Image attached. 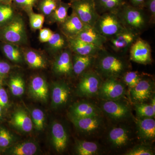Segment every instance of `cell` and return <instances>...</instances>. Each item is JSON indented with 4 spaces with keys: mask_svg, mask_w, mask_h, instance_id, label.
<instances>
[{
    "mask_svg": "<svg viewBox=\"0 0 155 155\" xmlns=\"http://www.w3.org/2000/svg\"><path fill=\"white\" fill-rule=\"evenodd\" d=\"M153 83L151 79L141 77L138 83L130 89L131 99L138 103L143 102L151 96L153 88Z\"/></svg>",
    "mask_w": 155,
    "mask_h": 155,
    "instance_id": "obj_12",
    "label": "cell"
},
{
    "mask_svg": "<svg viewBox=\"0 0 155 155\" xmlns=\"http://www.w3.org/2000/svg\"><path fill=\"white\" fill-rule=\"evenodd\" d=\"M11 69V66L8 63L0 61V77L8 74Z\"/></svg>",
    "mask_w": 155,
    "mask_h": 155,
    "instance_id": "obj_45",
    "label": "cell"
},
{
    "mask_svg": "<svg viewBox=\"0 0 155 155\" xmlns=\"http://www.w3.org/2000/svg\"><path fill=\"white\" fill-rule=\"evenodd\" d=\"M70 2H73V1H77V0H69Z\"/></svg>",
    "mask_w": 155,
    "mask_h": 155,
    "instance_id": "obj_50",
    "label": "cell"
},
{
    "mask_svg": "<svg viewBox=\"0 0 155 155\" xmlns=\"http://www.w3.org/2000/svg\"><path fill=\"white\" fill-rule=\"evenodd\" d=\"M0 39L5 43L22 44L27 39L25 23L22 17L15 16L10 22L2 26Z\"/></svg>",
    "mask_w": 155,
    "mask_h": 155,
    "instance_id": "obj_3",
    "label": "cell"
},
{
    "mask_svg": "<svg viewBox=\"0 0 155 155\" xmlns=\"http://www.w3.org/2000/svg\"><path fill=\"white\" fill-rule=\"evenodd\" d=\"M86 25L73 12L60 25L61 33L67 39L75 37Z\"/></svg>",
    "mask_w": 155,
    "mask_h": 155,
    "instance_id": "obj_14",
    "label": "cell"
},
{
    "mask_svg": "<svg viewBox=\"0 0 155 155\" xmlns=\"http://www.w3.org/2000/svg\"><path fill=\"white\" fill-rule=\"evenodd\" d=\"M54 32L48 28H42L40 31L39 39L42 43L48 42Z\"/></svg>",
    "mask_w": 155,
    "mask_h": 155,
    "instance_id": "obj_43",
    "label": "cell"
},
{
    "mask_svg": "<svg viewBox=\"0 0 155 155\" xmlns=\"http://www.w3.org/2000/svg\"><path fill=\"white\" fill-rule=\"evenodd\" d=\"M2 116V107L0 106V118Z\"/></svg>",
    "mask_w": 155,
    "mask_h": 155,
    "instance_id": "obj_49",
    "label": "cell"
},
{
    "mask_svg": "<svg viewBox=\"0 0 155 155\" xmlns=\"http://www.w3.org/2000/svg\"><path fill=\"white\" fill-rule=\"evenodd\" d=\"M70 8L85 25L94 26L100 14L97 12L93 0H77L70 2Z\"/></svg>",
    "mask_w": 155,
    "mask_h": 155,
    "instance_id": "obj_5",
    "label": "cell"
},
{
    "mask_svg": "<svg viewBox=\"0 0 155 155\" xmlns=\"http://www.w3.org/2000/svg\"><path fill=\"white\" fill-rule=\"evenodd\" d=\"M140 35L126 30L108 40L111 48L115 53L125 54Z\"/></svg>",
    "mask_w": 155,
    "mask_h": 155,
    "instance_id": "obj_9",
    "label": "cell"
},
{
    "mask_svg": "<svg viewBox=\"0 0 155 155\" xmlns=\"http://www.w3.org/2000/svg\"><path fill=\"white\" fill-rule=\"evenodd\" d=\"M68 43L72 53L81 55L96 56L103 49L75 38H68Z\"/></svg>",
    "mask_w": 155,
    "mask_h": 155,
    "instance_id": "obj_15",
    "label": "cell"
},
{
    "mask_svg": "<svg viewBox=\"0 0 155 155\" xmlns=\"http://www.w3.org/2000/svg\"><path fill=\"white\" fill-rule=\"evenodd\" d=\"M11 123L15 127L24 132H30L33 127L32 120L26 112L22 110L15 112L12 116Z\"/></svg>",
    "mask_w": 155,
    "mask_h": 155,
    "instance_id": "obj_23",
    "label": "cell"
},
{
    "mask_svg": "<svg viewBox=\"0 0 155 155\" xmlns=\"http://www.w3.org/2000/svg\"><path fill=\"white\" fill-rule=\"evenodd\" d=\"M61 1L59 0H39L38 3L39 10L43 15L49 16L55 11Z\"/></svg>",
    "mask_w": 155,
    "mask_h": 155,
    "instance_id": "obj_33",
    "label": "cell"
},
{
    "mask_svg": "<svg viewBox=\"0 0 155 155\" xmlns=\"http://www.w3.org/2000/svg\"><path fill=\"white\" fill-rule=\"evenodd\" d=\"M131 5L135 7L143 8L145 0H129Z\"/></svg>",
    "mask_w": 155,
    "mask_h": 155,
    "instance_id": "obj_46",
    "label": "cell"
},
{
    "mask_svg": "<svg viewBox=\"0 0 155 155\" xmlns=\"http://www.w3.org/2000/svg\"><path fill=\"white\" fill-rule=\"evenodd\" d=\"M52 140L55 149L59 153L66 149L68 142V137L65 127L61 123L56 122L51 127Z\"/></svg>",
    "mask_w": 155,
    "mask_h": 155,
    "instance_id": "obj_18",
    "label": "cell"
},
{
    "mask_svg": "<svg viewBox=\"0 0 155 155\" xmlns=\"http://www.w3.org/2000/svg\"><path fill=\"white\" fill-rule=\"evenodd\" d=\"M129 52L130 61L135 63L147 65L152 62L150 45L140 36L131 46Z\"/></svg>",
    "mask_w": 155,
    "mask_h": 155,
    "instance_id": "obj_8",
    "label": "cell"
},
{
    "mask_svg": "<svg viewBox=\"0 0 155 155\" xmlns=\"http://www.w3.org/2000/svg\"><path fill=\"white\" fill-rule=\"evenodd\" d=\"M75 150L78 155H94L98 153L99 147L93 142L81 140L77 142Z\"/></svg>",
    "mask_w": 155,
    "mask_h": 155,
    "instance_id": "obj_28",
    "label": "cell"
},
{
    "mask_svg": "<svg viewBox=\"0 0 155 155\" xmlns=\"http://www.w3.org/2000/svg\"><path fill=\"white\" fill-rule=\"evenodd\" d=\"M152 107L153 110L155 111V97H154L152 99L151 104H150Z\"/></svg>",
    "mask_w": 155,
    "mask_h": 155,
    "instance_id": "obj_48",
    "label": "cell"
},
{
    "mask_svg": "<svg viewBox=\"0 0 155 155\" xmlns=\"http://www.w3.org/2000/svg\"><path fill=\"white\" fill-rule=\"evenodd\" d=\"M101 106L103 111L110 118L115 120H122L130 116L129 107L123 103L118 101V100H104Z\"/></svg>",
    "mask_w": 155,
    "mask_h": 155,
    "instance_id": "obj_10",
    "label": "cell"
},
{
    "mask_svg": "<svg viewBox=\"0 0 155 155\" xmlns=\"http://www.w3.org/2000/svg\"><path fill=\"white\" fill-rule=\"evenodd\" d=\"M70 119L78 130L87 134L94 133L99 129L102 122L100 116L78 117L70 115Z\"/></svg>",
    "mask_w": 155,
    "mask_h": 155,
    "instance_id": "obj_11",
    "label": "cell"
},
{
    "mask_svg": "<svg viewBox=\"0 0 155 155\" xmlns=\"http://www.w3.org/2000/svg\"><path fill=\"white\" fill-rule=\"evenodd\" d=\"M135 110L139 118H153L155 116V111L150 104L138 103L135 105Z\"/></svg>",
    "mask_w": 155,
    "mask_h": 155,
    "instance_id": "obj_35",
    "label": "cell"
},
{
    "mask_svg": "<svg viewBox=\"0 0 155 155\" xmlns=\"http://www.w3.org/2000/svg\"><path fill=\"white\" fill-rule=\"evenodd\" d=\"M70 89L66 84L57 83L55 84L52 92V103L55 108L66 104L70 95Z\"/></svg>",
    "mask_w": 155,
    "mask_h": 155,
    "instance_id": "obj_21",
    "label": "cell"
},
{
    "mask_svg": "<svg viewBox=\"0 0 155 155\" xmlns=\"http://www.w3.org/2000/svg\"><path fill=\"white\" fill-rule=\"evenodd\" d=\"M139 137L144 141H151L155 137V121L153 118H139L136 122Z\"/></svg>",
    "mask_w": 155,
    "mask_h": 155,
    "instance_id": "obj_17",
    "label": "cell"
},
{
    "mask_svg": "<svg viewBox=\"0 0 155 155\" xmlns=\"http://www.w3.org/2000/svg\"><path fill=\"white\" fill-rule=\"evenodd\" d=\"M59 1H62V0H59Z\"/></svg>",
    "mask_w": 155,
    "mask_h": 155,
    "instance_id": "obj_51",
    "label": "cell"
},
{
    "mask_svg": "<svg viewBox=\"0 0 155 155\" xmlns=\"http://www.w3.org/2000/svg\"><path fill=\"white\" fill-rule=\"evenodd\" d=\"M10 89L12 94L15 96L22 95L25 91V83L20 76L12 77L10 81Z\"/></svg>",
    "mask_w": 155,
    "mask_h": 155,
    "instance_id": "obj_34",
    "label": "cell"
},
{
    "mask_svg": "<svg viewBox=\"0 0 155 155\" xmlns=\"http://www.w3.org/2000/svg\"><path fill=\"white\" fill-rule=\"evenodd\" d=\"M32 122L37 130H41L43 129L45 123V114L41 110L34 109L31 112Z\"/></svg>",
    "mask_w": 155,
    "mask_h": 155,
    "instance_id": "obj_37",
    "label": "cell"
},
{
    "mask_svg": "<svg viewBox=\"0 0 155 155\" xmlns=\"http://www.w3.org/2000/svg\"><path fill=\"white\" fill-rule=\"evenodd\" d=\"M74 38L101 48H105V45L108 41L107 39L99 33L93 26L88 25H85L84 28Z\"/></svg>",
    "mask_w": 155,
    "mask_h": 155,
    "instance_id": "obj_16",
    "label": "cell"
},
{
    "mask_svg": "<svg viewBox=\"0 0 155 155\" xmlns=\"http://www.w3.org/2000/svg\"><path fill=\"white\" fill-rule=\"evenodd\" d=\"M130 132L124 127H115L111 129L108 134L109 141L115 147L125 146L130 140Z\"/></svg>",
    "mask_w": 155,
    "mask_h": 155,
    "instance_id": "obj_20",
    "label": "cell"
},
{
    "mask_svg": "<svg viewBox=\"0 0 155 155\" xmlns=\"http://www.w3.org/2000/svg\"><path fill=\"white\" fill-rule=\"evenodd\" d=\"M8 102V97L6 91L4 89L0 88V106L5 107Z\"/></svg>",
    "mask_w": 155,
    "mask_h": 155,
    "instance_id": "obj_44",
    "label": "cell"
},
{
    "mask_svg": "<svg viewBox=\"0 0 155 155\" xmlns=\"http://www.w3.org/2000/svg\"><path fill=\"white\" fill-rule=\"evenodd\" d=\"M70 3H65L61 1L55 11L51 14V20L59 25L64 22L68 17V11L70 8Z\"/></svg>",
    "mask_w": 155,
    "mask_h": 155,
    "instance_id": "obj_26",
    "label": "cell"
},
{
    "mask_svg": "<svg viewBox=\"0 0 155 155\" xmlns=\"http://www.w3.org/2000/svg\"><path fill=\"white\" fill-rule=\"evenodd\" d=\"M72 55V52L68 47L59 53L54 63V69L56 73L67 75L73 73Z\"/></svg>",
    "mask_w": 155,
    "mask_h": 155,
    "instance_id": "obj_13",
    "label": "cell"
},
{
    "mask_svg": "<svg viewBox=\"0 0 155 155\" xmlns=\"http://www.w3.org/2000/svg\"><path fill=\"white\" fill-rule=\"evenodd\" d=\"M12 140V136L8 131L4 128L0 129V147H8L11 144Z\"/></svg>",
    "mask_w": 155,
    "mask_h": 155,
    "instance_id": "obj_42",
    "label": "cell"
},
{
    "mask_svg": "<svg viewBox=\"0 0 155 155\" xmlns=\"http://www.w3.org/2000/svg\"><path fill=\"white\" fill-rule=\"evenodd\" d=\"M96 56L72 55V69L74 74L81 75L93 67Z\"/></svg>",
    "mask_w": 155,
    "mask_h": 155,
    "instance_id": "obj_19",
    "label": "cell"
},
{
    "mask_svg": "<svg viewBox=\"0 0 155 155\" xmlns=\"http://www.w3.org/2000/svg\"><path fill=\"white\" fill-rule=\"evenodd\" d=\"M39 0H12V4L14 5L29 12L38 3Z\"/></svg>",
    "mask_w": 155,
    "mask_h": 155,
    "instance_id": "obj_40",
    "label": "cell"
},
{
    "mask_svg": "<svg viewBox=\"0 0 155 155\" xmlns=\"http://www.w3.org/2000/svg\"><path fill=\"white\" fill-rule=\"evenodd\" d=\"M93 27L107 40L127 30L122 25L116 12L101 14Z\"/></svg>",
    "mask_w": 155,
    "mask_h": 155,
    "instance_id": "obj_4",
    "label": "cell"
},
{
    "mask_svg": "<svg viewBox=\"0 0 155 155\" xmlns=\"http://www.w3.org/2000/svg\"><path fill=\"white\" fill-rule=\"evenodd\" d=\"M0 3L5 5H12V0H0Z\"/></svg>",
    "mask_w": 155,
    "mask_h": 155,
    "instance_id": "obj_47",
    "label": "cell"
},
{
    "mask_svg": "<svg viewBox=\"0 0 155 155\" xmlns=\"http://www.w3.org/2000/svg\"><path fill=\"white\" fill-rule=\"evenodd\" d=\"M126 155H153L154 152L153 150L146 146L139 145L134 147L125 153Z\"/></svg>",
    "mask_w": 155,
    "mask_h": 155,
    "instance_id": "obj_39",
    "label": "cell"
},
{
    "mask_svg": "<svg viewBox=\"0 0 155 155\" xmlns=\"http://www.w3.org/2000/svg\"><path fill=\"white\" fill-rule=\"evenodd\" d=\"M122 25L127 30L140 35L151 25L145 9L127 2L116 12Z\"/></svg>",
    "mask_w": 155,
    "mask_h": 155,
    "instance_id": "obj_2",
    "label": "cell"
},
{
    "mask_svg": "<svg viewBox=\"0 0 155 155\" xmlns=\"http://www.w3.org/2000/svg\"><path fill=\"white\" fill-rule=\"evenodd\" d=\"M48 42L50 49L56 53L68 47V39L62 33H53Z\"/></svg>",
    "mask_w": 155,
    "mask_h": 155,
    "instance_id": "obj_27",
    "label": "cell"
},
{
    "mask_svg": "<svg viewBox=\"0 0 155 155\" xmlns=\"http://www.w3.org/2000/svg\"><path fill=\"white\" fill-rule=\"evenodd\" d=\"M37 151L36 144L32 142L26 141L14 146L11 150V154L33 155Z\"/></svg>",
    "mask_w": 155,
    "mask_h": 155,
    "instance_id": "obj_29",
    "label": "cell"
},
{
    "mask_svg": "<svg viewBox=\"0 0 155 155\" xmlns=\"http://www.w3.org/2000/svg\"><path fill=\"white\" fill-rule=\"evenodd\" d=\"M93 68L102 78L119 79L128 71L129 65L125 58L104 48L96 56Z\"/></svg>",
    "mask_w": 155,
    "mask_h": 155,
    "instance_id": "obj_1",
    "label": "cell"
},
{
    "mask_svg": "<svg viewBox=\"0 0 155 155\" xmlns=\"http://www.w3.org/2000/svg\"><path fill=\"white\" fill-rule=\"evenodd\" d=\"M125 93V84L118 78H109L102 81L97 95L104 100L116 101L122 98Z\"/></svg>",
    "mask_w": 155,
    "mask_h": 155,
    "instance_id": "obj_7",
    "label": "cell"
},
{
    "mask_svg": "<svg viewBox=\"0 0 155 155\" xmlns=\"http://www.w3.org/2000/svg\"><path fill=\"white\" fill-rule=\"evenodd\" d=\"M99 110L93 104L82 102L75 104L71 108V116L78 117L100 116Z\"/></svg>",
    "mask_w": 155,
    "mask_h": 155,
    "instance_id": "obj_22",
    "label": "cell"
},
{
    "mask_svg": "<svg viewBox=\"0 0 155 155\" xmlns=\"http://www.w3.org/2000/svg\"><path fill=\"white\" fill-rule=\"evenodd\" d=\"M78 91L81 96L92 97L97 95L102 79L94 69H89L81 75Z\"/></svg>",
    "mask_w": 155,
    "mask_h": 155,
    "instance_id": "obj_6",
    "label": "cell"
},
{
    "mask_svg": "<svg viewBox=\"0 0 155 155\" xmlns=\"http://www.w3.org/2000/svg\"><path fill=\"white\" fill-rule=\"evenodd\" d=\"M100 15L107 12H116L127 0H93Z\"/></svg>",
    "mask_w": 155,
    "mask_h": 155,
    "instance_id": "obj_25",
    "label": "cell"
},
{
    "mask_svg": "<svg viewBox=\"0 0 155 155\" xmlns=\"http://www.w3.org/2000/svg\"><path fill=\"white\" fill-rule=\"evenodd\" d=\"M29 22L31 27L34 30H40L45 22V16L43 14H36L32 11L29 12Z\"/></svg>",
    "mask_w": 155,
    "mask_h": 155,
    "instance_id": "obj_38",
    "label": "cell"
},
{
    "mask_svg": "<svg viewBox=\"0 0 155 155\" xmlns=\"http://www.w3.org/2000/svg\"><path fill=\"white\" fill-rule=\"evenodd\" d=\"M142 76L137 71H127L122 76L123 83L130 89L133 88L141 79Z\"/></svg>",
    "mask_w": 155,
    "mask_h": 155,
    "instance_id": "obj_36",
    "label": "cell"
},
{
    "mask_svg": "<svg viewBox=\"0 0 155 155\" xmlns=\"http://www.w3.org/2000/svg\"><path fill=\"white\" fill-rule=\"evenodd\" d=\"M30 91L35 97L42 101H46L48 97V87L45 81L40 76H35L30 84Z\"/></svg>",
    "mask_w": 155,
    "mask_h": 155,
    "instance_id": "obj_24",
    "label": "cell"
},
{
    "mask_svg": "<svg viewBox=\"0 0 155 155\" xmlns=\"http://www.w3.org/2000/svg\"><path fill=\"white\" fill-rule=\"evenodd\" d=\"M15 11L12 5L0 3V26L5 25L15 17Z\"/></svg>",
    "mask_w": 155,
    "mask_h": 155,
    "instance_id": "obj_32",
    "label": "cell"
},
{
    "mask_svg": "<svg viewBox=\"0 0 155 155\" xmlns=\"http://www.w3.org/2000/svg\"><path fill=\"white\" fill-rule=\"evenodd\" d=\"M2 50L6 57L10 61L19 63L22 61L21 52L16 45L5 43L3 45Z\"/></svg>",
    "mask_w": 155,
    "mask_h": 155,
    "instance_id": "obj_31",
    "label": "cell"
},
{
    "mask_svg": "<svg viewBox=\"0 0 155 155\" xmlns=\"http://www.w3.org/2000/svg\"><path fill=\"white\" fill-rule=\"evenodd\" d=\"M143 8L145 9L149 16L151 24L155 22V0H145Z\"/></svg>",
    "mask_w": 155,
    "mask_h": 155,
    "instance_id": "obj_41",
    "label": "cell"
},
{
    "mask_svg": "<svg viewBox=\"0 0 155 155\" xmlns=\"http://www.w3.org/2000/svg\"><path fill=\"white\" fill-rule=\"evenodd\" d=\"M25 61L31 67L35 69H43L46 67V63L43 57L33 51H28L25 53Z\"/></svg>",
    "mask_w": 155,
    "mask_h": 155,
    "instance_id": "obj_30",
    "label": "cell"
}]
</instances>
